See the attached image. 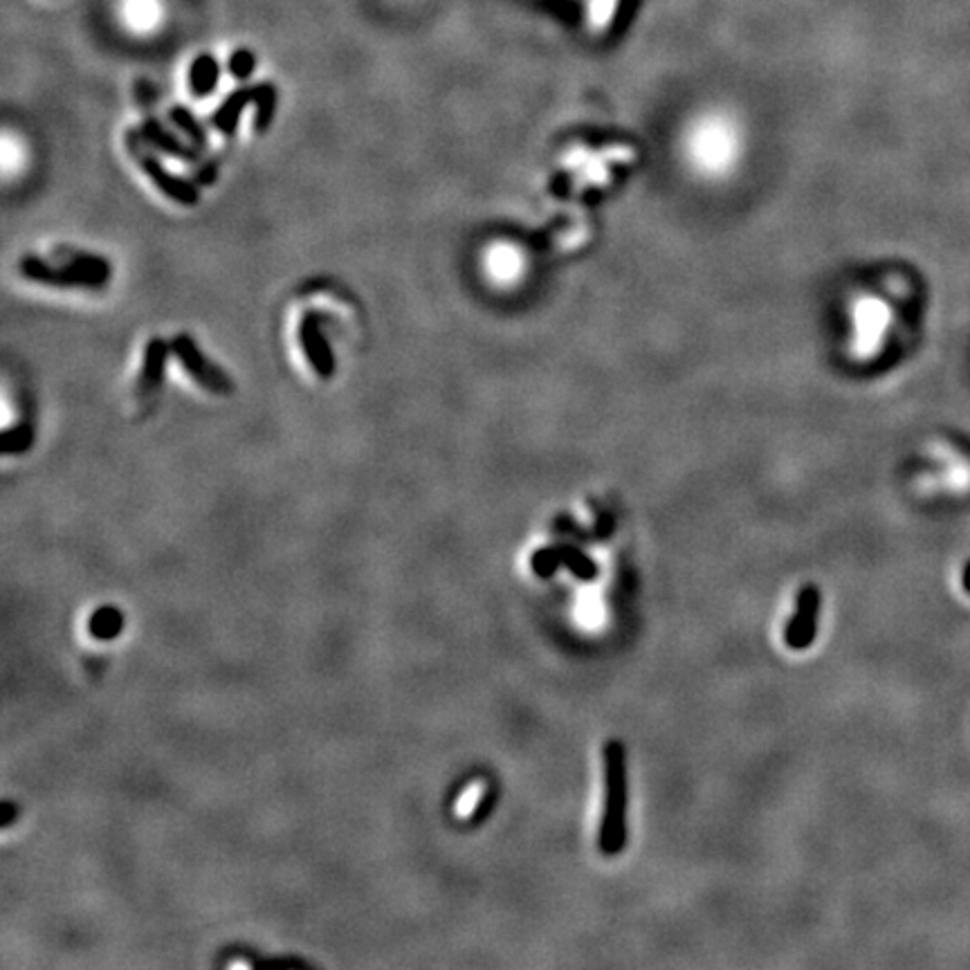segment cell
Masks as SVG:
<instances>
[{"mask_svg": "<svg viewBox=\"0 0 970 970\" xmlns=\"http://www.w3.org/2000/svg\"><path fill=\"white\" fill-rule=\"evenodd\" d=\"M59 256L61 258L55 263L50 258L27 254L21 258L19 270L23 279L38 286L85 290H100L113 277L111 261L102 254L85 250H66Z\"/></svg>", "mask_w": 970, "mask_h": 970, "instance_id": "obj_1", "label": "cell"}, {"mask_svg": "<svg viewBox=\"0 0 970 970\" xmlns=\"http://www.w3.org/2000/svg\"><path fill=\"white\" fill-rule=\"evenodd\" d=\"M604 805L598 845L604 856H619L627 843V758L621 741L604 746Z\"/></svg>", "mask_w": 970, "mask_h": 970, "instance_id": "obj_2", "label": "cell"}, {"mask_svg": "<svg viewBox=\"0 0 970 970\" xmlns=\"http://www.w3.org/2000/svg\"><path fill=\"white\" fill-rule=\"evenodd\" d=\"M126 149L138 162V166L149 175L151 183L175 205L183 207H196L200 203V185H196L194 181L181 178V175L171 173L153 153L151 147L147 145V140L142 138V134L138 130H126Z\"/></svg>", "mask_w": 970, "mask_h": 970, "instance_id": "obj_3", "label": "cell"}, {"mask_svg": "<svg viewBox=\"0 0 970 970\" xmlns=\"http://www.w3.org/2000/svg\"><path fill=\"white\" fill-rule=\"evenodd\" d=\"M171 348H173V356L178 358L183 369L192 376V380L198 386H203L205 391H209L213 395H230L234 391V382L226 373V369L213 365L200 350V346L194 342L192 335L178 333L173 337Z\"/></svg>", "mask_w": 970, "mask_h": 970, "instance_id": "obj_4", "label": "cell"}, {"mask_svg": "<svg viewBox=\"0 0 970 970\" xmlns=\"http://www.w3.org/2000/svg\"><path fill=\"white\" fill-rule=\"evenodd\" d=\"M299 346L303 350L308 365H311V369L322 380H328L335 373V353H333V346L328 344V337L324 333V317L320 313L308 311L301 317Z\"/></svg>", "mask_w": 970, "mask_h": 970, "instance_id": "obj_5", "label": "cell"}, {"mask_svg": "<svg viewBox=\"0 0 970 970\" xmlns=\"http://www.w3.org/2000/svg\"><path fill=\"white\" fill-rule=\"evenodd\" d=\"M818 615H820V591L816 585H807L798 596L796 613H793V619L788 621L784 632V640L790 649L802 651L813 645L818 634Z\"/></svg>", "mask_w": 970, "mask_h": 970, "instance_id": "obj_6", "label": "cell"}, {"mask_svg": "<svg viewBox=\"0 0 970 970\" xmlns=\"http://www.w3.org/2000/svg\"><path fill=\"white\" fill-rule=\"evenodd\" d=\"M142 138L147 140V145L151 149H158L164 155L175 158V160L196 162L203 155L198 149H194L192 145H185L178 136H173L171 130L166 126H162V122L155 117H147L142 122Z\"/></svg>", "mask_w": 970, "mask_h": 970, "instance_id": "obj_7", "label": "cell"}, {"mask_svg": "<svg viewBox=\"0 0 970 970\" xmlns=\"http://www.w3.org/2000/svg\"><path fill=\"white\" fill-rule=\"evenodd\" d=\"M171 353H173V348L162 337H151L147 342L145 356H142V371L138 378V393L142 395V399H147V395H151L162 384Z\"/></svg>", "mask_w": 970, "mask_h": 970, "instance_id": "obj_8", "label": "cell"}, {"mask_svg": "<svg viewBox=\"0 0 970 970\" xmlns=\"http://www.w3.org/2000/svg\"><path fill=\"white\" fill-rule=\"evenodd\" d=\"M256 97H258V83L247 85V88H239V91L228 95V100L220 104V108L211 115V126L216 130H220L223 136L234 138L245 108L250 104H256Z\"/></svg>", "mask_w": 970, "mask_h": 970, "instance_id": "obj_9", "label": "cell"}, {"mask_svg": "<svg viewBox=\"0 0 970 970\" xmlns=\"http://www.w3.org/2000/svg\"><path fill=\"white\" fill-rule=\"evenodd\" d=\"M220 79V66L211 55H200L189 68V88L194 97H209Z\"/></svg>", "mask_w": 970, "mask_h": 970, "instance_id": "obj_10", "label": "cell"}, {"mask_svg": "<svg viewBox=\"0 0 970 970\" xmlns=\"http://www.w3.org/2000/svg\"><path fill=\"white\" fill-rule=\"evenodd\" d=\"M169 119H171V124L175 128L181 130V134H185V138L189 140V145L194 149H198L200 153L207 151V147H209L207 130H205V126L198 122V117L187 106H173L169 111Z\"/></svg>", "mask_w": 970, "mask_h": 970, "instance_id": "obj_11", "label": "cell"}, {"mask_svg": "<svg viewBox=\"0 0 970 970\" xmlns=\"http://www.w3.org/2000/svg\"><path fill=\"white\" fill-rule=\"evenodd\" d=\"M256 115H254V128L256 134H268L273 126L275 113H277V88L270 81L258 83V97H256Z\"/></svg>", "mask_w": 970, "mask_h": 970, "instance_id": "obj_12", "label": "cell"}, {"mask_svg": "<svg viewBox=\"0 0 970 970\" xmlns=\"http://www.w3.org/2000/svg\"><path fill=\"white\" fill-rule=\"evenodd\" d=\"M557 555H559L562 566L568 568L576 578H580L585 582H591L598 578L596 562L591 557H587L582 551L573 548V546H557Z\"/></svg>", "mask_w": 970, "mask_h": 970, "instance_id": "obj_13", "label": "cell"}, {"mask_svg": "<svg viewBox=\"0 0 970 970\" xmlns=\"http://www.w3.org/2000/svg\"><path fill=\"white\" fill-rule=\"evenodd\" d=\"M32 443H34V431L27 423L5 429L3 438H0V446H3L5 454H23L32 448Z\"/></svg>", "mask_w": 970, "mask_h": 970, "instance_id": "obj_14", "label": "cell"}, {"mask_svg": "<svg viewBox=\"0 0 970 970\" xmlns=\"http://www.w3.org/2000/svg\"><path fill=\"white\" fill-rule=\"evenodd\" d=\"M559 566H562V562H559V555H557V546L542 548V551H538V553L533 555V570L538 573V576H542V578L553 576V573H555Z\"/></svg>", "mask_w": 970, "mask_h": 970, "instance_id": "obj_15", "label": "cell"}, {"mask_svg": "<svg viewBox=\"0 0 970 970\" xmlns=\"http://www.w3.org/2000/svg\"><path fill=\"white\" fill-rule=\"evenodd\" d=\"M254 68H256V57H254L250 50H236V53L230 57V72H232L236 79H247V77H252Z\"/></svg>", "mask_w": 970, "mask_h": 970, "instance_id": "obj_16", "label": "cell"}, {"mask_svg": "<svg viewBox=\"0 0 970 970\" xmlns=\"http://www.w3.org/2000/svg\"><path fill=\"white\" fill-rule=\"evenodd\" d=\"M218 175V160H209V162H200L196 173H194V183L196 185H211Z\"/></svg>", "mask_w": 970, "mask_h": 970, "instance_id": "obj_17", "label": "cell"}, {"mask_svg": "<svg viewBox=\"0 0 970 970\" xmlns=\"http://www.w3.org/2000/svg\"><path fill=\"white\" fill-rule=\"evenodd\" d=\"M515 266H517V256L515 254H510V252H506V254H495L493 256V268H495V273L499 275V277H508L510 273H515Z\"/></svg>", "mask_w": 970, "mask_h": 970, "instance_id": "obj_18", "label": "cell"}]
</instances>
